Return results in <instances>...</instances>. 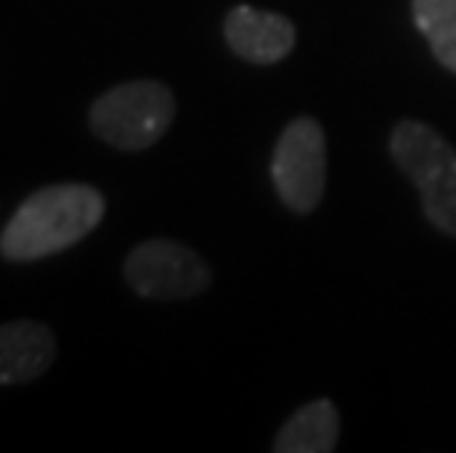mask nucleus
Segmentation results:
<instances>
[{"label":"nucleus","instance_id":"1","mask_svg":"<svg viewBox=\"0 0 456 453\" xmlns=\"http://www.w3.org/2000/svg\"><path fill=\"white\" fill-rule=\"evenodd\" d=\"M106 215V200L86 182H53L33 191L0 233V254L9 263L62 254L83 242Z\"/></svg>","mask_w":456,"mask_h":453},{"label":"nucleus","instance_id":"2","mask_svg":"<svg viewBox=\"0 0 456 453\" xmlns=\"http://www.w3.org/2000/svg\"><path fill=\"white\" fill-rule=\"evenodd\" d=\"M389 150L403 177L415 182L427 221L456 239V150L430 124L403 118L395 124Z\"/></svg>","mask_w":456,"mask_h":453},{"label":"nucleus","instance_id":"3","mask_svg":"<svg viewBox=\"0 0 456 453\" xmlns=\"http://www.w3.org/2000/svg\"><path fill=\"white\" fill-rule=\"evenodd\" d=\"M177 115V98L159 80H130L103 92L89 109V127L115 150H148Z\"/></svg>","mask_w":456,"mask_h":453},{"label":"nucleus","instance_id":"4","mask_svg":"<svg viewBox=\"0 0 456 453\" xmlns=\"http://www.w3.org/2000/svg\"><path fill=\"white\" fill-rule=\"evenodd\" d=\"M271 180L283 206L297 215H309L322 204L327 186V139L313 115H297L280 133L271 159Z\"/></svg>","mask_w":456,"mask_h":453},{"label":"nucleus","instance_id":"5","mask_svg":"<svg viewBox=\"0 0 456 453\" xmlns=\"http://www.w3.org/2000/svg\"><path fill=\"white\" fill-rule=\"evenodd\" d=\"M124 279L148 301H186L207 292L212 271L198 250L174 239H148L124 259Z\"/></svg>","mask_w":456,"mask_h":453},{"label":"nucleus","instance_id":"6","mask_svg":"<svg viewBox=\"0 0 456 453\" xmlns=\"http://www.w3.org/2000/svg\"><path fill=\"white\" fill-rule=\"evenodd\" d=\"M224 38L239 60L254 65H277L295 51L297 30L286 15L241 4L224 15Z\"/></svg>","mask_w":456,"mask_h":453},{"label":"nucleus","instance_id":"7","mask_svg":"<svg viewBox=\"0 0 456 453\" xmlns=\"http://www.w3.org/2000/svg\"><path fill=\"white\" fill-rule=\"evenodd\" d=\"M53 362L56 336L47 324L30 318L0 324V385L33 383Z\"/></svg>","mask_w":456,"mask_h":453},{"label":"nucleus","instance_id":"8","mask_svg":"<svg viewBox=\"0 0 456 453\" xmlns=\"http://www.w3.org/2000/svg\"><path fill=\"white\" fill-rule=\"evenodd\" d=\"M342 418L333 400L318 398L304 403L274 436L277 453H330L338 445Z\"/></svg>","mask_w":456,"mask_h":453},{"label":"nucleus","instance_id":"9","mask_svg":"<svg viewBox=\"0 0 456 453\" xmlns=\"http://www.w3.org/2000/svg\"><path fill=\"white\" fill-rule=\"evenodd\" d=\"M412 15L439 65L456 74V0H412Z\"/></svg>","mask_w":456,"mask_h":453}]
</instances>
